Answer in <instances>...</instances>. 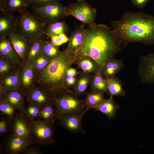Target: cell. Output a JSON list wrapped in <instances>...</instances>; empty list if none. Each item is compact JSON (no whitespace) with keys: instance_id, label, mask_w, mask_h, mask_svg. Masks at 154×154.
Instances as JSON below:
<instances>
[{"instance_id":"cell-1","label":"cell","mask_w":154,"mask_h":154,"mask_svg":"<svg viewBox=\"0 0 154 154\" xmlns=\"http://www.w3.org/2000/svg\"><path fill=\"white\" fill-rule=\"evenodd\" d=\"M88 25L82 46L76 55L90 57L102 69L121 50L124 42L117 32L105 25L93 22Z\"/></svg>"},{"instance_id":"cell-2","label":"cell","mask_w":154,"mask_h":154,"mask_svg":"<svg viewBox=\"0 0 154 154\" xmlns=\"http://www.w3.org/2000/svg\"><path fill=\"white\" fill-rule=\"evenodd\" d=\"M111 23L124 42L154 44V16L142 12H126L120 19Z\"/></svg>"},{"instance_id":"cell-3","label":"cell","mask_w":154,"mask_h":154,"mask_svg":"<svg viewBox=\"0 0 154 154\" xmlns=\"http://www.w3.org/2000/svg\"><path fill=\"white\" fill-rule=\"evenodd\" d=\"M77 58L76 55L69 52L66 48L60 56L52 60L45 69L37 72L35 83L53 96L68 90L65 84L66 72Z\"/></svg>"},{"instance_id":"cell-4","label":"cell","mask_w":154,"mask_h":154,"mask_svg":"<svg viewBox=\"0 0 154 154\" xmlns=\"http://www.w3.org/2000/svg\"><path fill=\"white\" fill-rule=\"evenodd\" d=\"M16 17L14 32L25 37L28 41L45 35L46 25L27 9L19 12Z\"/></svg>"},{"instance_id":"cell-5","label":"cell","mask_w":154,"mask_h":154,"mask_svg":"<svg viewBox=\"0 0 154 154\" xmlns=\"http://www.w3.org/2000/svg\"><path fill=\"white\" fill-rule=\"evenodd\" d=\"M53 104L56 113V119L69 114L81 112L85 108L84 100H81L69 90L54 96Z\"/></svg>"},{"instance_id":"cell-6","label":"cell","mask_w":154,"mask_h":154,"mask_svg":"<svg viewBox=\"0 0 154 154\" xmlns=\"http://www.w3.org/2000/svg\"><path fill=\"white\" fill-rule=\"evenodd\" d=\"M60 1H54L41 7L30 8L33 13L46 25L60 22L67 17L66 7Z\"/></svg>"},{"instance_id":"cell-7","label":"cell","mask_w":154,"mask_h":154,"mask_svg":"<svg viewBox=\"0 0 154 154\" xmlns=\"http://www.w3.org/2000/svg\"><path fill=\"white\" fill-rule=\"evenodd\" d=\"M30 124L34 142L42 145H50L55 143L54 122L30 119Z\"/></svg>"},{"instance_id":"cell-8","label":"cell","mask_w":154,"mask_h":154,"mask_svg":"<svg viewBox=\"0 0 154 154\" xmlns=\"http://www.w3.org/2000/svg\"><path fill=\"white\" fill-rule=\"evenodd\" d=\"M66 11L67 16H72L88 25L94 22L96 15V9L84 0L70 4L66 7Z\"/></svg>"},{"instance_id":"cell-9","label":"cell","mask_w":154,"mask_h":154,"mask_svg":"<svg viewBox=\"0 0 154 154\" xmlns=\"http://www.w3.org/2000/svg\"><path fill=\"white\" fill-rule=\"evenodd\" d=\"M137 72L141 83L154 84V52L140 57Z\"/></svg>"},{"instance_id":"cell-10","label":"cell","mask_w":154,"mask_h":154,"mask_svg":"<svg viewBox=\"0 0 154 154\" xmlns=\"http://www.w3.org/2000/svg\"><path fill=\"white\" fill-rule=\"evenodd\" d=\"M27 100L41 109L53 103L54 96L43 87L35 83L25 92Z\"/></svg>"},{"instance_id":"cell-11","label":"cell","mask_w":154,"mask_h":154,"mask_svg":"<svg viewBox=\"0 0 154 154\" xmlns=\"http://www.w3.org/2000/svg\"><path fill=\"white\" fill-rule=\"evenodd\" d=\"M11 131L15 135L34 142L30 119L26 114L20 112L15 114L12 119Z\"/></svg>"},{"instance_id":"cell-12","label":"cell","mask_w":154,"mask_h":154,"mask_svg":"<svg viewBox=\"0 0 154 154\" xmlns=\"http://www.w3.org/2000/svg\"><path fill=\"white\" fill-rule=\"evenodd\" d=\"M86 112L84 109L81 112L64 115L58 119V124L72 133L85 134L86 133L82 128V121Z\"/></svg>"},{"instance_id":"cell-13","label":"cell","mask_w":154,"mask_h":154,"mask_svg":"<svg viewBox=\"0 0 154 154\" xmlns=\"http://www.w3.org/2000/svg\"><path fill=\"white\" fill-rule=\"evenodd\" d=\"M34 143L33 141L19 137L11 133L6 137L2 144L6 153L18 154L22 153Z\"/></svg>"},{"instance_id":"cell-14","label":"cell","mask_w":154,"mask_h":154,"mask_svg":"<svg viewBox=\"0 0 154 154\" xmlns=\"http://www.w3.org/2000/svg\"><path fill=\"white\" fill-rule=\"evenodd\" d=\"M26 92L21 88L11 90H6L0 99L7 101L11 104L19 112L27 115L25 101Z\"/></svg>"},{"instance_id":"cell-15","label":"cell","mask_w":154,"mask_h":154,"mask_svg":"<svg viewBox=\"0 0 154 154\" xmlns=\"http://www.w3.org/2000/svg\"><path fill=\"white\" fill-rule=\"evenodd\" d=\"M0 56L13 62L20 68L23 66L20 57L8 37L0 38Z\"/></svg>"},{"instance_id":"cell-16","label":"cell","mask_w":154,"mask_h":154,"mask_svg":"<svg viewBox=\"0 0 154 154\" xmlns=\"http://www.w3.org/2000/svg\"><path fill=\"white\" fill-rule=\"evenodd\" d=\"M37 72L29 62L26 61L20 72L21 88L25 92L35 84Z\"/></svg>"},{"instance_id":"cell-17","label":"cell","mask_w":154,"mask_h":154,"mask_svg":"<svg viewBox=\"0 0 154 154\" xmlns=\"http://www.w3.org/2000/svg\"><path fill=\"white\" fill-rule=\"evenodd\" d=\"M84 24L77 27L71 33L68 45L66 49L72 54L76 55L82 46L85 30Z\"/></svg>"},{"instance_id":"cell-18","label":"cell","mask_w":154,"mask_h":154,"mask_svg":"<svg viewBox=\"0 0 154 154\" xmlns=\"http://www.w3.org/2000/svg\"><path fill=\"white\" fill-rule=\"evenodd\" d=\"M16 18L13 13L0 12V38L8 37L14 32Z\"/></svg>"},{"instance_id":"cell-19","label":"cell","mask_w":154,"mask_h":154,"mask_svg":"<svg viewBox=\"0 0 154 154\" xmlns=\"http://www.w3.org/2000/svg\"><path fill=\"white\" fill-rule=\"evenodd\" d=\"M8 37L11 41L24 64L26 61L28 41L22 35L15 32L9 35Z\"/></svg>"},{"instance_id":"cell-20","label":"cell","mask_w":154,"mask_h":154,"mask_svg":"<svg viewBox=\"0 0 154 154\" xmlns=\"http://www.w3.org/2000/svg\"><path fill=\"white\" fill-rule=\"evenodd\" d=\"M119 107L115 102L113 96H110L107 99H105L94 108V110L100 111L106 115L109 119H114Z\"/></svg>"},{"instance_id":"cell-21","label":"cell","mask_w":154,"mask_h":154,"mask_svg":"<svg viewBox=\"0 0 154 154\" xmlns=\"http://www.w3.org/2000/svg\"><path fill=\"white\" fill-rule=\"evenodd\" d=\"M123 63L121 59L113 58L107 62L103 67L102 74L105 79L114 77L123 68Z\"/></svg>"},{"instance_id":"cell-22","label":"cell","mask_w":154,"mask_h":154,"mask_svg":"<svg viewBox=\"0 0 154 154\" xmlns=\"http://www.w3.org/2000/svg\"><path fill=\"white\" fill-rule=\"evenodd\" d=\"M92 78L89 73L82 72L77 78L72 88L74 93L79 97L85 93L87 87L90 84Z\"/></svg>"},{"instance_id":"cell-23","label":"cell","mask_w":154,"mask_h":154,"mask_svg":"<svg viewBox=\"0 0 154 154\" xmlns=\"http://www.w3.org/2000/svg\"><path fill=\"white\" fill-rule=\"evenodd\" d=\"M77 57L74 63L83 72L95 74L101 68L96 62L89 57L83 56Z\"/></svg>"},{"instance_id":"cell-24","label":"cell","mask_w":154,"mask_h":154,"mask_svg":"<svg viewBox=\"0 0 154 154\" xmlns=\"http://www.w3.org/2000/svg\"><path fill=\"white\" fill-rule=\"evenodd\" d=\"M45 35L28 41V51L26 61L31 62L42 54V45ZM26 62V61H25Z\"/></svg>"},{"instance_id":"cell-25","label":"cell","mask_w":154,"mask_h":154,"mask_svg":"<svg viewBox=\"0 0 154 154\" xmlns=\"http://www.w3.org/2000/svg\"><path fill=\"white\" fill-rule=\"evenodd\" d=\"M104 94L103 93L95 90L87 92L84 99L86 111L94 109L101 103L105 99Z\"/></svg>"},{"instance_id":"cell-26","label":"cell","mask_w":154,"mask_h":154,"mask_svg":"<svg viewBox=\"0 0 154 154\" xmlns=\"http://www.w3.org/2000/svg\"><path fill=\"white\" fill-rule=\"evenodd\" d=\"M102 69L94 74L90 84V89L103 93H108L106 80L103 77Z\"/></svg>"},{"instance_id":"cell-27","label":"cell","mask_w":154,"mask_h":154,"mask_svg":"<svg viewBox=\"0 0 154 154\" xmlns=\"http://www.w3.org/2000/svg\"><path fill=\"white\" fill-rule=\"evenodd\" d=\"M21 69H18L13 73L0 79V84L5 90H13L21 88Z\"/></svg>"},{"instance_id":"cell-28","label":"cell","mask_w":154,"mask_h":154,"mask_svg":"<svg viewBox=\"0 0 154 154\" xmlns=\"http://www.w3.org/2000/svg\"><path fill=\"white\" fill-rule=\"evenodd\" d=\"M69 28L64 21L58 22L46 25L44 29L45 35L50 37L53 36L58 35L68 32Z\"/></svg>"},{"instance_id":"cell-29","label":"cell","mask_w":154,"mask_h":154,"mask_svg":"<svg viewBox=\"0 0 154 154\" xmlns=\"http://www.w3.org/2000/svg\"><path fill=\"white\" fill-rule=\"evenodd\" d=\"M108 93L110 96H124L125 92L121 80L115 77L106 79Z\"/></svg>"},{"instance_id":"cell-30","label":"cell","mask_w":154,"mask_h":154,"mask_svg":"<svg viewBox=\"0 0 154 154\" xmlns=\"http://www.w3.org/2000/svg\"><path fill=\"white\" fill-rule=\"evenodd\" d=\"M62 52L57 46L45 38L42 45V53L51 61L60 56Z\"/></svg>"},{"instance_id":"cell-31","label":"cell","mask_w":154,"mask_h":154,"mask_svg":"<svg viewBox=\"0 0 154 154\" xmlns=\"http://www.w3.org/2000/svg\"><path fill=\"white\" fill-rule=\"evenodd\" d=\"M30 7L27 0H4V11L11 13Z\"/></svg>"},{"instance_id":"cell-32","label":"cell","mask_w":154,"mask_h":154,"mask_svg":"<svg viewBox=\"0 0 154 154\" xmlns=\"http://www.w3.org/2000/svg\"><path fill=\"white\" fill-rule=\"evenodd\" d=\"M21 69L13 62L0 56V79Z\"/></svg>"},{"instance_id":"cell-33","label":"cell","mask_w":154,"mask_h":154,"mask_svg":"<svg viewBox=\"0 0 154 154\" xmlns=\"http://www.w3.org/2000/svg\"><path fill=\"white\" fill-rule=\"evenodd\" d=\"M51 61L41 54L29 62L37 72L43 71L50 64Z\"/></svg>"},{"instance_id":"cell-34","label":"cell","mask_w":154,"mask_h":154,"mask_svg":"<svg viewBox=\"0 0 154 154\" xmlns=\"http://www.w3.org/2000/svg\"><path fill=\"white\" fill-rule=\"evenodd\" d=\"M53 103L41 109L39 118L42 120L54 122L56 119V113L55 109L53 107Z\"/></svg>"},{"instance_id":"cell-35","label":"cell","mask_w":154,"mask_h":154,"mask_svg":"<svg viewBox=\"0 0 154 154\" xmlns=\"http://www.w3.org/2000/svg\"><path fill=\"white\" fill-rule=\"evenodd\" d=\"M16 110L15 108L9 102L0 99V111L1 114L13 118Z\"/></svg>"},{"instance_id":"cell-36","label":"cell","mask_w":154,"mask_h":154,"mask_svg":"<svg viewBox=\"0 0 154 154\" xmlns=\"http://www.w3.org/2000/svg\"><path fill=\"white\" fill-rule=\"evenodd\" d=\"M26 108L27 116L30 120L39 118L41 109L36 105L30 102Z\"/></svg>"},{"instance_id":"cell-37","label":"cell","mask_w":154,"mask_h":154,"mask_svg":"<svg viewBox=\"0 0 154 154\" xmlns=\"http://www.w3.org/2000/svg\"><path fill=\"white\" fill-rule=\"evenodd\" d=\"M12 118L6 116L1 117L0 120V136H2L11 130Z\"/></svg>"},{"instance_id":"cell-38","label":"cell","mask_w":154,"mask_h":154,"mask_svg":"<svg viewBox=\"0 0 154 154\" xmlns=\"http://www.w3.org/2000/svg\"><path fill=\"white\" fill-rule=\"evenodd\" d=\"M31 7H37L44 6L52 2L61 0H27Z\"/></svg>"},{"instance_id":"cell-39","label":"cell","mask_w":154,"mask_h":154,"mask_svg":"<svg viewBox=\"0 0 154 154\" xmlns=\"http://www.w3.org/2000/svg\"><path fill=\"white\" fill-rule=\"evenodd\" d=\"M77 78L76 76L66 78L65 84L67 90H68L70 88H72L75 83Z\"/></svg>"},{"instance_id":"cell-40","label":"cell","mask_w":154,"mask_h":154,"mask_svg":"<svg viewBox=\"0 0 154 154\" xmlns=\"http://www.w3.org/2000/svg\"><path fill=\"white\" fill-rule=\"evenodd\" d=\"M24 154H42V152L38 147H29L26 149L22 152Z\"/></svg>"},{"instance_id":"cell-41","label":"cell","mask_w":154,"mask_h":154,"mask_svg":"<svg viewBox=\"0 0 154 154\" xmlns=\"http://www.w3.org/2000/svg\"><path fill=\"white\" fill-rule=\"evenodd\" d=\"M151 0H131L132 3L136 7L142 9Z\"/></svg>"},{"instance_id":"cell-42","label":"cell","mask_w":154,"mask_h":154,"mask_svg":"<svg viewBox=\"0 0 154 154\" xmlns=\"http://www.w3.org/2000/svg\"><path fill=\"white\" fill-rule=\"evenodd\" d=\"M82 72L78 71L75 69L70 67L67 70L66 73V77H72L79 75Z\"/></svg>"},{"instance_id":"cell-43","label":"cell","mask_w":154,"mask_h":154,"mask_svg":"<svg viewBox=\"0 0 154 154\" xmlns=\"http://www.w3.org/2000/svg\"><path fill=\"white\" fill-rule=\"evenodd\" d=\"M51 42L55 45L58 46L62 44L58 35H55L51 36L50 38Z\"/></svg>"},{"instance_id":"cell-44","label":"cell","mask_w":154,"mask_h":154,"mask_svg":"<svg viewBox=\"0 0 154 154\" xmlns=\"http://www.w3.org/2000/svg\"><path fill=\"white\" fill-rule=\"evenodd\" d=\"M62 44L66 43L69 40V38L65 34L62 33L58 35Z\"/></svg>"},{"instance_id":"cell-45","label":"cell","mask_w":154,"mask_h":154,"mask_svg":"<svg viewBox=\"0 0 154 154\" xmlns=\"http://www.w3.org/2000/svg\"><path fill=\"white\" fill-rule=\"evenodd\" d=\"M4 0H0V12L4 11Z\"/></svg>"},{"instance_id":"cell-46","label":"cell","mask_w":154,"mask_h":154,"mask_svg":"<svg viewBox=\"0 0 154 154\" xmlns=\"http://www.w3.org/2000/svg\"><path fill=\"white\" fill-rule=\"evenodd\" d=\"M5 90L3 86L0 84V98L2 97Z\"/></svg>"},{"instance_id":"cell-47","label":"cell","mask_w":154,"mask_h":154,"mask_svg":"<svg viewBox=\"0 0 154 154\" xmlns=\"http://www.w3.org/2000/svg\"><path fill=\"white\" fill-rule=\"evenodd\" d=\"M77 0V1H80L82 0Z\"/></svg>"}]
</instances>
